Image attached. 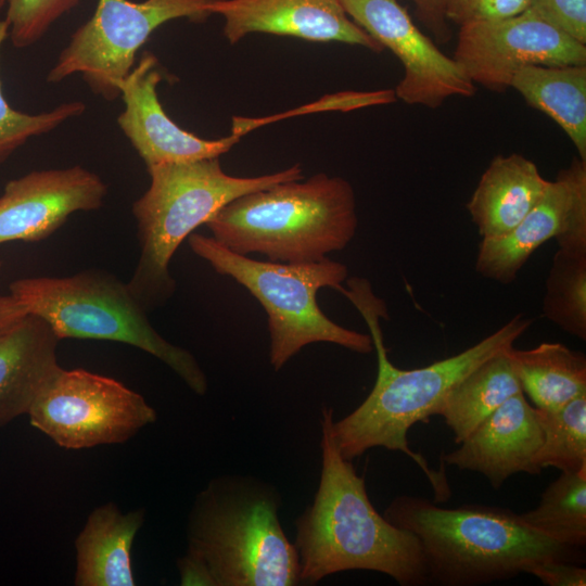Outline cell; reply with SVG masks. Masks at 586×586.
Listing matches in <instances>:
<instances>
[{"instance_id": "obj_1", "label": "cell", "mask_w": 586, "mask_h": 586, "mask_svg": "<svg viewBox=\"0 0 586 586\" xmlns=\"http://www.w3.org/2000/svg\"><path fill=\"white\" fill-rule=\"evenodd\" d=\"M342 290L364 317L378 358L374 385L351 413L332 422V434L342 457L354 460L373 447L400 451L411 458L429 480L434 501H447L451 489L444 469H432L426 459L409 447L408 431L417 422H428L448 391L464 375L495 354L513 346L532 326L533 319L518 314L498 330L467 349L416 369H399L387 357L380 319L386 307L360 277L346 279Z\"/></svg>"}, {"instance_id": "obj_2", "label": "cell", "mask_w": 586, "mask_h": 586, "mask_svg": "<svg viewBox=\"0 0 586 586\" xmlns=\"http://www.w3.org/2000/svg\"><path fill=\"white\" fill-rule=\"evenodd\" d=\"M332 408L321 415V473L309 505L295 520L301 584L351 570L383 573L400 586L428 585L419 538L370 501L365 479L342 457L332 434Z\"/></svg>"}, {"instance_id": "obj_3", "label": "cell", "mask_w": 586, "mask_h": 586, "mask_svg": "<svg viewBox=\"0 0 586 586\" xmlns=\"http://www.w3.org/2000/svg\"><path fill=\"white\" fill-rule=\"evenodd\" d=\"M383 515L420 540L428 584L476 586L526 573L546 560L585 562L568 547L527 526L509 509L482 505L444 508L428 498L398 495Z\"/></svg>"}, {"instance_id": "obj_4", "label": "cell", "mask_w": 586, "mask_h": 586, "mask_svg": "<svg viewBox=\"0 0 586 586\" xmlns=\"http://www.w3.org/2000/svg\"><path fill=\"white\" fill-rule=\"evenodd\" d=\"M280 494L259 479L222 475L195 497L187 523V552L214 586H295L298 555L280 518Z\"/></svg>"}, {"instance_id": "obj_5", "label": "cell", "mask_w": 586, "mask_h": 586, "mask_svg": "<svg viewBox=\"0 0 586 586\" xmlns=\"http://www.w3.org/2000/svg\"><path fill=\"white\" fill-rule=\"evenodd\" d=\"M218 243L271 262L307 263L347 246L358 227L356 195L344 178L316 174L243 194L206 222Z\"/></svg>"}, {"instance_id": "obj_6", "label": "cell", "mask_w": 586, "mask_h": 586, "mask_svg": "<svg viewBox=\"0 0 586 586\" xmlns=\"http://www.w3.org/2000/svg\"><path fill=\"white\" fill-rule=\"evenodd\" d=\"M150 186L133 203L140 256L127 283L150 311L175 293L173 255L194 230L234 199L279 182L303 179L301 164L258 177L226 174L219 157L148 167Z\"/></svg>"}, {"instance_id": "obj_7", "label": "cell", "mask_w": 586, "mask_h": 586, "mask_svg": "<svg viewBox=\"0 0 586 586\" xmlns=\"http://www.w3.org/2000/svg\"><path fill=\"white\" fill-rule=\"evenodd\" d=\"M188 242L216 272L235 280L262 304L268 318L269 361L275 371L311 343H333L365 355L374 349L370 334L335 323L318 305L320 289L342 291L348 276L346 265L328 257L307 263L256 260L195 232Z\"/></svg>"}, {"instance_id": "obj_8", "label": "cell", "mask_w": 586, "mask_h": 586, "mask_svg": "<svg viewBox=\"0 0 586 586\" xmlns=\"http://www.w3.org/2000/svg\"><path fill=\"white\" fill-rule=\"evenodd\" d=\"M9 289L27 313L42 318L60 340H103L135 346L167 365L195 394L207 392L206 375L194 356L156 332L146 309L115 276L88 269L65 277L22 278Z\"/></svg>"}, {"instance_id": "obj_9", "label": "cell", "mask_w": 586, "mask_h": 586, "mask_svg": "<svg viewBox=\"0 0 586 586\" xmlns=\"http://www.w3.org/2000/svg\"><path fill=\"white\" fill-rule=\"evenodd\" d=\"M216 0H98L92 16L71 36L47 75L58 84L80 74L106 101L120 97V84L135 66L138 50L161 25L177 18L202 23Z\"/></svg>"}, {"instance_id": "obj_10", "label": "cell", "mask_w": 586, "mask_h": 586, "mask_svg": "<svg viewBox=\"0 0 586 586\" xmlns=\"http://www.w3.org/2000/svg\"><path fill=\"white\" fill-rule=\"evenodd\" d=\"M27 416L34 428L66 449L125 443L157 418L142 395L119 381L63 368Z\"/></svg>"}, {"instance_id": "obj_11", "label": "cell", "mask_w": 586, "mask_h": 586, "mask_svg": "<svg viewBox=\"0 0 586 586\" xmlns=\"http://www.w3.org/2000/svg\"><path fill=\"white\" fill-rule=\"evenodd\" d=\"M453 58L474 85L502 93L523 66L586 65V44L526 9L507 18L460 26Z\"/></svg>"}, {"instance_id": "obj_12", "label": "cell", "mask_w": 586, "mask_h": 586, "mask_svg": "<svg viewBox=\"0 0 586 586\" xmlns=\"http://www.w3.org/2000/svg\"><path fill=\"white\" fill-rule=\"evenodd\" d=\"M346 14L383 49L395 54L404 76L394 89L409 105L437 109L451 97L470 98L475 85L443 53L397 0H340Z\"/></svg>"}, {"instance_id": "obj_13", "label": "cell", "mask_w": 586, "mask_h": 586, "mask_svg": "<svg viewBox=\"0 0 586 586\" xmlns=\"http://www.w3.org/2000/svg\"><path fill=\"white\" fill-rule=\"evenodd\" d=\"M550 239L561 250L586 252V161L578 156L548 181L539 201L514 229L499 238L482 239L475 270L508 284Z\"/></svg>"}, {"instance_id": "obj_14", "label": "cell", "mask_w": 586, "mask_h": 586, "mask_svg": "<svg viewBox=\"0 0 586 586\" xmlns=\"http://www.w3.org/2000/svg\"><path fill=\"white\" fill-rule=\"evenodd\" d=\"M157 58L144 51L120 84L124 111L117 124L146 168L160 164L219 157L251 128L243 118H233L231 136L207 140L182 129L164 111L156 87L162 80Z\"/></svg>"}, {"instance_id": "obj_15", "label": "cell", "mask_w": 586, "mask_h": 586, "mask_svg": "<svg viewBox=\"0 0 586 586\" xmlns=\"http://www.w3.org/2000/svg\"><path fill=\"white\" fill-rule=\"evenodd\" d=\"M107 187L81 166L34 170L0 194V244L41 241L76 212L99 209Z\"/></svg>"}, {"instance_id": "obj_16", "label": "cell", "mask_w": 586, "mask_h": 586, "mask_svg": "<svg viewBox=\"0 0 586 586\" xmlns=\"http://www.w3.org/2000/svg\"><path fill=\"white\" fill-rule=\"evenodd\" d=\"M212 12L224 18L222 33L231 44L264 33L384 50L346 14L340 0H216Z\"/></svg>"}, {"instance_id": "obj_17", "label": "cell", "mask_w": 586, "mask_h": 586, "mask_svg": "<svg viewBox=\"0 0 586 586\" xmlns=\"http://www.w3.org/2000/svg\"><path fill=\"white\" fill-rule=\"evenodd\" d=\"M543 443L536 408L523 391L491 413L458 448L442 455V462L481 473L498 489L513 474H539L535 463Z\"/></svg>"}, {"instance_id": "obj_18", "label": "cell", "mask_w": 586, "mask_h": 586, "mask_svg": "<svg viewBox=\"0 0 586 586\" xmlns=\"http://www.w3.org/2000/svg\"><path fill=\"white\" fill-rule=\"evenodd\" d=\"M60 341L42 318L28 313L0 335V426L27 415L62 368Z\"/></svg>"}, {"instance_id": "obj_19", "label": "cell", "mask_w": 586, "mask_h": 586, "mask_svg": "<svg viewBox=\"0 0 586 586\" xmlns=\"http://www.w3.org/2000/svg\"><path fill=\"white\" fill-rule=\"evenodd\" d=\"M548 181L521 154L495 156L467 203L482 239L499 238L514 229L539 201Z\"/></svg>"}, {"instance_id": "obj_20", "label": "cell", "mask_w": 586, "mask_h": 586, "mask_svg": "<svg viewBox=\"0 0 586 586\" xmlns=\"http://www.w3.org/2000/svg\"><path fill=\"white\" fill-rule=\"evenodd\" d=\"M145 512L114 502L94 508L75 539L76 586H133L131 549Z\"/></svg>"}, {"instance_id": "obj_21", "label": "cell", "mask_w": 586, "mask_h": 586, "mask_svg": "<svg viewBox=\"0 0 586 586\" xmlns=\"http://www.w3.org/2000/svg\"><path fill=\"white\" fill-rule=\"evenodd\" d=\"M510 88L550 117L586 161V65H526L514 74Z\"/></svg>"}, {"instance_id": "obj_22", "label": "cell", "mask_w": 586, "mask_h": 586, "mask_svg": "<svg viewBox=\"0 0 586 586\" xmlns=\"http://www.w3.org/2000/svg\"><path fill=\"white\" fill-rule=\"evenodd\" d=\"M508 348L464 375L438 405L435 416L444 419L457 444L509 397L522 391Z\"/></svg>"}, {"instance_id": "obj_23", "label": "cell", "mask_w": 586, "mask_h": 586, "mask_svg": "<svg viewBox=\"0 0 586 586\" xmlns=\"http://www.w3.org/2000/svg\"><path fill=\"white\" fill-rule=\"evenodd\" d=\"M524 394L535 408L556 410L586 394V356L561 343L508 348Z\"/></svg>"}, {"instance_id": "obj_24", "label": "cell", "mask_w": 586, "mask_h": 586, "mask_svg": "<svg viewBox=\"0 0 586 586\" xmlns=\"http://www.w3.org/2000/svg\"><path fill=\"white\" fill-rule=\"evenodd\" d=\"M534 531L568 547L586 545V467L561 472L540 495L538 505L519 513Z\"/></svg>"}, {"instance_id": "obj_25", "label": "cell", "mask_w": 586, "mask_h": 586, "mask_svg": "<svg viewBox=\"0 0 586 586\" xmlns=\"http://www.w3.org/2000/svg\"><path fill=\"white\" fill-rule=\"evenodd\" d=\"M543 315L566 333L586 340V252L558 249L546 279Z\"/></svg>"}, {"instance_id": "obj_26", "label": "cell", "mask_w": 586, "mask_h": 586, "mask_svg": "<svg viewBox=\"0 0 586 586\" xmlns=\"http://www.w3.org/2000/svg\"><path fill=\"white\" fill-rule=\"evenodd\" d=\"M543 443L535 463L542 471L574 472L586 467V394L556 410L536 408Z\"/></svg>"}, {"instance_id": "obj_27", "label": "cell", "mask_w": 586, "mask_h": 586, "mask_svg": "<svg viewBox=\"0 0 586 586\" xmlns=\"http://www.w3.org/2000/svg\"><path fill=\"white\" fill-rule=\"evenodd\" d=\"M8 38L9 24L0 10V50ZM85 110V103L71 101L39 114L17 111L7 101L0 80V165L30 138L52 131Z\"/></svg>"}, {"instance_id": "obj_28", "label": "cell", "mask_w": 586, "mask_h": 586, "mask_svg": "<svg viewBox=\"0 0 586 586\" xmlns=\"http://www.w3.org/2000/svg\"><path fill=\"white\" fill-rule=\"evenodd\" d=\"M80 0H0L9 24V38L17 49L39 41L50 27Z\"/></svg>"}, {"instance_id": "obj_29", "label": "cell", "mask_w": 586, "mask_h": 586, "mask_svg": "<svg viewBox=\"0 0 586 586\" xmlns=\"http://www.w3.org/2000/svg\"><path fill=\"white\" fill-rule=\"evenodd\" d=\"M528 3L530 0H444V12L448 22L460 27L518 15Z\"/></svg>"}, {"instance_id": "obj_30", "label": "cell", "mask_w": 586, "mask_h": 586, "mask_svg": "<svg viewBox=\"0 0 586 586\" xmlns=\"http://www.w3.org/2000/svg\"><path fill=\"white\" fill-rule=\"evenodd\" d=\"M527 10L570 38L586 44V0H530Z\"/></svg>"}, {"instance_id": "obj_31", "label": "cell", "mask_w": 586, "mask_h": 586, "mask_svg": "<svg viewBox=\"0 0 586 586\" xmlns=\"http://www.w3.org/2000/svg\"><path fill=\"white\" fill-rule=\"evenodd\" d=\"M526 573L547 586H585L586 569L582 563L565 560H546L533 564Z\"/></svg>"}, {"instance_id": "obj_32", "label": "cell", "mask_w": 586, "mask_h": 586, "mask_svg": "<svg viewBox=\"0 0 586 586\" xmlns=\"http://www.w3.org/2000/svg\"><path fill=\"white\" fill-rule=\"evenodd\" d=\"M419 18L434 34L440 42H447L450 38L448 21L444 12V0H410Z\"/></svg>"}, {"instance_id": "obj_33", "label": "cell", "mask_w": 586, "mask_h": 586, "mask_svg": "<svg viewBox=\"0 0 586 586\" xmlns=\"http://www.w3.org/2000/svg\"><path fill=\"white\" fill-rule=\"evenodd\" d=\"M180 585L214 586L212 577L205 565L194 556L186 551L177 561Z\"/></svg>"}, {"instance_id": "obj_34", "label": "cell", "mask_w": 586, "mask_h": 586, "mask_svg": "<svg viewBox=\"0 0 586 586\" xmlns=\"http://www.w3.org/2000/svg\"><path fill=\"white\" fill-rule=\"evenodd\" d=\"M26 314V308L11 294L0 295V335Z\"/></svg>"}, {"instance_id": "obj_35", "label": "cell", "mask_w": 586, "mask_h": 586, "mask_svg": "<svg viewBox=\"0 0 586 586\" xmlns=\"http://www.w3.org/2000/svg\"><path fill=\"white\" fill-rule=\"evenodd\" d=\"M0 268H1V262H0Z\"/></svg>"}]
</instances>
